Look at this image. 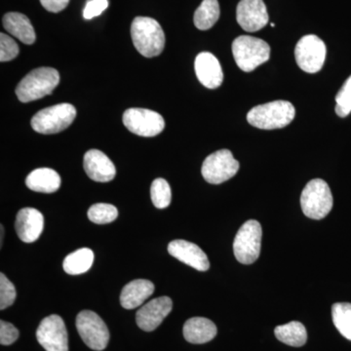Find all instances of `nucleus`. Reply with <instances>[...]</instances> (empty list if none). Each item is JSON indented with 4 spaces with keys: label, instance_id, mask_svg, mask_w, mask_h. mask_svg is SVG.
<instances>
[{
    "label": "nucleus",
    "instance_id": "7c9ffc66",
    "mask_svg": "<svg viewBox=\"0 0 351 351\" xmlns=\"http://www.w3.org/2000/svg\"><path fill=\"white\" fill-rule=\"evenodd\" d=\"M19 55V46L7 34H0V61L8 62Z\"/></svg>",
    "mask_w": 351,
    "mask_h": 351
},
{
    "label": "nucleus",
    "instance_id": "cd10ccee",
    "mask_svg": "<svg viewBox=\"0 0 351 351\" xmlns=\"http://www.w3.org/2000/svg\"><path fill=\"white\" fill-rule=\"evenodd\" d=\"M151 197L154 206L158 209H165L169 206L172 193L167 181L161 178L154 180L152 184Z\"/></svg>",
    "mask_w": 351,
    "mask_h": 351
},
{
    "label": "nucleus",
    "instance_id": "bb28decb",
    "mask_svg": "<svg viewBox=\"0 0 351 351\" xmlns=\"http://www.w3.org/2000/svg\"><path fill=\"white\" fill-rule=\"evenodd\" d=\"M119 216V210L112 204L97 203L88 210V218L97 225H106L112 223Z\"/></svg>",
    "mask_w": 351,
    "mask_h": 351
},
{
    "label": "nucleus",
    "instance_id": "c756f323",
    "mask_svg": "<svg viewBox=\"0 0 351 351\" xmlns=\"http://www.w3.org/2000/svg\"><path fill=\"white\" fill-rule=\"evenodd\" d=\"M16 289L4 274H0V309L12 306L16 300Z\"/></svg>",
    "mask_w": 351,
    "mask_h": 351
},
{
    "label": "nucleus",
    "instance_id": "423d86ee",
    "mask_svg": "<svg viewBox=\"0 0 351 351\" xmlns=\"http://www.w3.org/2000/svg\"><path fill=\"white\" fill-rule=\"evenodd\" d=\"M76 110L71 104H60L40 110L32 117V127L44 135L66 130L75 119Z\"/></svg>",
    "mask_w": 351,
    "mask_h": 351
},
{
    "label": "nucleus",
    "instance_id": "5701e85b",
    "mask_svg": "<svg viewBox=\"0 0 351 351\" xmlns=\"http://www.w3.org/2000/svg\"><path fill=\"white\" fill-rule=\"evenodd\" d=\"M94 262V253L91 249H78L73 253L69 254L64 260V270L71 276H78L85 274Z\"/></svg>",
    "mask_w": 351,
    "mask_h": 351
},
{
    "label": "nucleus",
    "instance_id": "412c9836",
    "mask_svg": "<svg viewBox=\"0 0 351 351\" xmlns=\"http://www.w3.org/2000/svg\"><path fill=\"white\" fill-rule=\"evenodd\" d=\"M3 27L9 34L19 39L23 43L32 45L36 36L31 21L22 13H7L3 17Z\"/></svg>",
    "mask_w": 351,
    "mask_h": 351
},
{
    "label": "nucleus",
    "instance_id": "9b49d317",
    "mask_svg": "<svg viewBox=\"0 0 351 351\" xmlns=\"http://www.w3.org/2000/svg\"><path fill=\"white\" fill-rule=\"evenodd\" d=\"M123 123L133 134L154 137L165 128V121L158 112L147 108H129L123 114Z\"/></svg>",
    "mask_w": 351,
    "mask_h": 351
},
{
    "label": "nucleus",
    "instance_id": "9d476101",
    "mask_svg": "<svg viewBox=\"0 0 351 351\" xmlns=\"http://www.w3.org/2000/svg\"><path fill=\"white\" fill-rule=\"evenodd\" d=\"M326 53L324 41L314 34H308L300 39L295 46V61L306 73H318L325 63Z\"/></svg>",
    "mask_w": 351,
    "mask_h": 351
},
{
    "label": "nucleus",
    "instance_id": "2eb2a0df",
    "mask_svg": "<svg viewBox=\"0 0 351 351\" xmlns=\"http://www.w3.org/2000/svg\"><path fill=\"white\" fill-rule=\"evenodd\" d=\"M168 252L171 256L193 267L199 271L209 269L210 263L206 254L197 245L186 240H173L168 245Z\"/></svg>",
    "mask_w": 351,
    "mask_h": 351
},
{
    "label": "nucleus",
    "instance_id": "aec40b11",
    "mask_svg": "<svg viewBox=\"0 0 351 351\" xmlns=\"http://www.w3.org/2000/svg\"><path fill=\"white\" fill-rule=\"evenodd\" d=\"M216 325L211 320L204 317L191 318L184 323V339L191 343L201 345L212 341L216 337Z\"/></svg>",
    "mask_w": 351,
    "mask_h": 351
},
{
    "label": "nucleus",
    "instance_id": "393cba45",
    "mask_svg": "<svg viewBox=\"0 0 351 351\" xmlns=\"http://www.w3.org/2000/svg\"><path fill=\"white\" fill-rule=\"evenodd\" d=\"M219 18L218 0H203L202 3L195 11L193 22L200 31L211 29Z\"/></svg>",
    "mask_w": 351,
    "mask_h": 351
},
{
    "label": "nucleus",
    "instance_id": "4be33fe9",
    "mask_svg": "<svg viewBox=\"0 0 351 351\" xmlns=\"http://www.w3.org/2000/svg\"><path fill=\"white\" fill-rule=\"evenodd\" d=\"M25 184L36 193H56L61 186V177L56 171L50 168H39L27 176Z\"/></svg>",
    "mask_w": 351,
    "mask_h": 351
},
{
    "label": "nucleus",
    "instance_id": "f3484780",
    "mask_svg": "<svg viewBox=\"0 0 351 351\" xmlns=\"http://www.w3.org/2000/svg\"><path fill=\"white\" fill-rule=\"evenodd\" d=\"M83 166L88 177L95 182H110L117 175L114 164L98 149H91L85 154Z\"/></svg>",
    "mask_w": 351,
    "mask_h": 351
},
{
    "label": "nucleus",
    "instance_id": "c85d7f7f",
    "mask_svg": "<svg viewBox=\"0 0 351 351\" xmlns=\"http://www.w3.org/2000/svg\"><path fill=\"white\" fill-rule=\"evenodd\" d=\"M336 112L339 117H346L351 112V75L336 96Z\"/></svg>",
    "mask_w": 351,
    "mask_h": 351
},
{
    "label": "nucleus",
    "instance_id": "c9c22d12",
    "mask_svg": "<svg viewBox=\"0 0 351 351\" xmlns=\"http://www.w3.org/2000/svg\"><path fill=\"white\" fill-rule=\"evenodd\" d=\"M271 27H276V25H274V23H271Z\"/></svg>",
    "mask_w": 351,
    "mask_h": 351
},
{
    "label": "nucleus",
    "instance_id": "6e6552de",
    "mask_svg": "<svg viewBox=\"0 0 351 351\" xmlns=\"http://www.w3.org/2000/svg\"><path fill=\"white\" fill-rule=\"evenodd\" d=\"M76 329L85 345L91 350H105L110 341V331L100 316L91 311H83L76 317Z\"/></svg>",
    "mask_w": 351,
    "mask_h": 351
},
{
    "label": "nucleus",
    "instance_id": "dca6fc26",
    "mask_svg": "<svg viewBox=\"0 0 351 351\" xmlns=\"http://www.w3.org/2000/svg\"><path fill=\"white\" fill-rule=\"evenodd\" d=\"M15 228L23 242L32 243L39 239L43 232V215L34 208H24L18 212Z\"/></svg>",
    "mask_w": 351,
    "mask_h": 351
},
{
    "label": "nucleus",
    "instance_id": "a878e982",
    "mask_svg": "<svg viewBox=\"0 0 351 351\" xmlns=\"http://www.w3.org/2000/svg\"><path fill=\"white\" fill-rule=\"evenodd\" d=\"M332 322L341 336L351 341V304L337 302L332 306Z\"/></svg>",
    "mask_w": 351,
    "mask_h": 351
},
{
    "label": "nucleus",
    "instance_id": "b1692460",
    "mask_svg": "<svg viewBox=\"0 0 351 351\" xmlns=\"http://www.w3.org/2000/svg\"><path fill=\"white\" fill-rule=\"evenodd\" d=\"M274 334L278 341H282L286 345L295 346V348H300L306 343V327L298 321H292L288 324L277 326L274 330Z\"/></svg>",
    "mask_w": 351,
    "mask_h": 351
},
{
    "label": "nucleus",
    "instance_id": "72a5a7b5",
    "mask_svg": "<svg viewBox=\"0 0 351 351\" xmlns=\"http://www.w3.org/2000/svg\"><path fill=\"white\" fill-rule=\"evenodd\" d=\"M69 0H40L41 5L52 13L63 11L68 6Z\"/></svg>",
    "mask_w": 351,
    "mask_h": 351
},
{
    "label": "nucleus",
    "instance_id": "1a4fd4ad",
    "mask_svg": "<svg viewBox=\"0 0 351 351\" xmlns=\"http://www.w3.org/2000/svg\"><path fill=\"white\" fill-rule=\"evenodd\" d=\"M239 167V162L233 157L232 152L221 149L205 159L201 172L205 181L209 184H219L234 177Z\"/></svg>",
    "mask_w": 351,
    "mask_h": 351
},
{
    "label": "nucleus",
    "instance_id": "473e14b6",
    "mask_svg": "<svg viewBox=\"0 0 351 351\" xmlns=\"http://www.w3.org/2000/svg\"><path fill=\"white\" fill-rule=\"evenodd\" d=\"M108 6V0H90L83 10V17L86 20L93 19L97 16H100Z\"/></svg>",
    "mask_w": 351,
    "mask_h": 351
},
{
    "label": "nucleus",
    "instance_id": "ddd939ff",
    "mask_svg": "<svg viewBox=\"0 0 351 351\" xmlns=\"http://www.w3.org/2000/svg\"><path fill=\"white\" fill-rule=\"evenodd\" d=\"M173 302L169 297H159L141 307L136 313L138 328L145 332H152L169 315Z\"/></svg>",
    "mask_w": 351,
    "mask_h": 351
},
{
    "label": "nucleus",
    "instance_id": "f8f14e48",
    "mask_svg": "<svg viewBox=\"0 0 351 351\" xmlns=\"http://www.w3.org/2000/svg\"><path fill=\"white\" fill-rule=\"evenodd\" d=\"M36 339L46 351H69L68 332L61 316L53 314L41 321Z\"/></svg>",
    "mask_w": 351,
    "mask_h": 351
},
{
    "label": "nucleus",
    "instance_id": "0eeeda50",
    "mask_svg": "<svg viewBox=\"0 0 351 351\" xmlns=\"http://www.w3.org/2000/svg\"><path fill=\"white\" fill-rule=\"evenodd\" d=\"M262 237V226L255 219L247 221L240 228L233 242V252L239 263L251 265L258 260L261 253Z\"/></svg>",
    "mask_w": 351,
    "mask_h": 351
},
{
    "label": "nucleus",
    "instance_id": "6ab92c4d",
    "mask_svg": "<svg viewBox=\"0 0 351 351\" xmlns=\"http://www.w3.org/2000/svg\"><path fill=\"white\" fill-rule=\"evenodd\" d=\"M154 292L152 281L137 279L127 284L120 295V304L126 309H134L142 306Z\"/></svg>",
    "mask_w": 351,
    "mask_h": 351
},
{
    "label": "nucleus",
    "instance_id": "f03ea898",
    "mask_svg": "<svg viewBox=\"0 0 351 351\" xmlns=\"http://www.w3.org/2000/svg\"><path fill=\"white\" fill-rule=\"evenodd\" d=\"M294 106L287 101H274L252 108L247 114L249 124L263 130L288 126L295 119Z\"/></svg>",
    "mask_w": 351,
    "mask_h": 351
},
{
    "label": "nucleus",
    "instance_id": "39448f33",
    "mask_svg": "<svg viewBox=\"0 0 351 351\" xmlns=\"http://www.w3.org/2000/svg\"><path fill=\"white\" fill-rule=\"evenodd\" d=\"M334 199L326 182L314 179L307 182L301 195L302 212L309 219H324L331 212Z\"/></svg>",
    "mask_w": 351,
    "mask_h": 351
},
{
    "label": "nucleus",
    "instance_id": "f704fd0d",
    "mask_svg": "<svg viewBox=\"0 0 351 351\" xmlns=\"http://www.w3.org/2000/svg\"><path fill=\"white\" fill-rule=\"evenodd\" d=\"M3 243V226H1V245Z\"/></svg>",
    "mask_w": 351,
    "mask_h": 351
},
{
    "label": "nucleus",
    "instance_id": "20e7f679",
    "mask_svg": "<svg viewBox=\"0 0 351 351\" xmlns=\"http://www.w3.org/2000/svg\"><path fill=\"white\" fill-rule=\"evenodd\" d=\"M232 53L239 68L250 73L269 61L270 46L263 39L241 36L233 41Z\"/></svg>",
    "mask_w": 351,
    "mask_h": 351
},
{
    "label": "nucleus",
    "instance_id": "a211bd4d",
    "mask_svg": "<svg viewBox=\"0 0 351 351\" xmlns=\"http://www.w3.org/2000/svg\"><path fill=\"white\" fill-rule=\"evenodd\" d=\"M195 69L198 80L209 89H216L223 82V73L219 60L209 52H202L195 59Z\"/></svg>",
    "mask_w": 351,
    "mask_h": 351
},
{
    "label": "nucleus",
    "instance_id": "4468645a",
    "mask_svg": "<svg viewBox=\"0 0 351 351\" xmlns=\"http://www.w3.org/2000/svg\"><path fill=\"white\" fill-rule=\"evenodd\" d=\"M237 19L244 31H260L269 23V13L263 0H241L237 5Z\"/></svg>",
    "mask_w": 351,
    "mask_h": 351
},
{
    "label": "nucleus",
    "instance_id": "f257e3e1",
    "mask_svg": "<svg viewBox=\"0 0 351 351\" xmlns=\"http://www.w3.org/2000/svg\"><path fill=\"white\" fill-rule=\"evenodd\" d=\"M134 46L147 58L159 56L165 46V34L157 21L149 17H137L131 25Z\"/></svg>",
    "mask_w": 351,
    "mask_h": 351
},
{
    "label": "nucleus",
    "instance_id": "2f4dec72",
    "mask_svg": "<svg viewBox=\"0 0 351 351\" xmlns=\"http://www.w3.org/2000/svg\"><path fill=\"white\" fill-rule=\"evenodd\" d=\"M18 338H19V331L17 328L6 321H0V343L2 346L12 345Z\"/></svg>",
    "mask_w": 351,
    "mask_h": 351
},
{
    "label": "nucleus",
    "instance_id": "7ed1b4c3",
    "mask_svg": "<svg viewBox=\"0 0 351 351\" xmlns=\"http://www.w3.org/2000/svg\"><path fill=\"white\" fill-rule=\"evenodd\" d=\"M59 82L60 75L57 69H36L21 80L16 88V95L22 103L39 100L52 94Z\"/></svg>",
    "mask_w": 351,
    "mask_h": 351
}]
</instances>
